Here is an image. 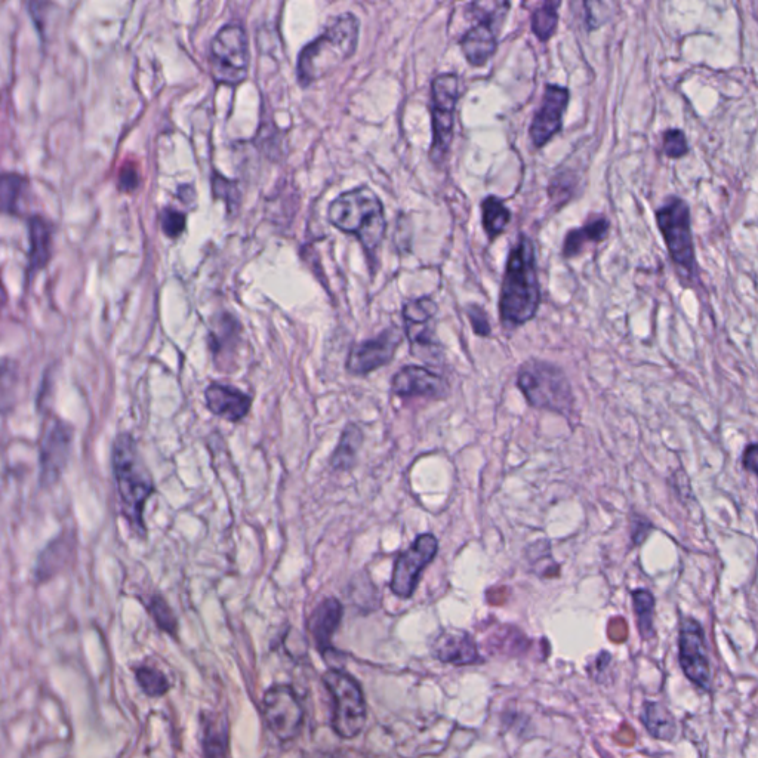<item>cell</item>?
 I'll return each mask as SVG.
<instances>
[{"label":"cell","instance_id":"obj_1","mask_svg":"<svg viewBox=\"0 0 758 758\" xmlns=\"http://www.w3.org/2000/svg\"><path fill=\"white\" fill-rule=\"evenodd\" d=\"M113 483L119 498L120 514L129 529L140 539L147 538L146 511L147 502L156 492V485L140 449L131 433H119L112 443Z\"/></svg>","mask_w":758,"mask_h":758},{"label":"cell","instance_id":"obj_2","mask_svg":"<svg viewBox=\"0 0 758 758\" xmlns=\"http://www.w3.org/2000/svg\"><path fill=\"white\" fill-rule=\"evenodd\" d=\"M541 304L535 246L526 234H520L508 255L499 294V314L507 331L525 325L538 313Z\"/></svg>","mask_w":758,"mask_h":758},{"label":"cell","instance_id":"obj_3","mask_svg":"<svg viewBox=\"0 0 758 758\" xmlns=\"http://www.w3.org/2000/svg\"><path fill=\"white\" fill-rule=\"evenodd\" d=\"M359 42V20L351 12L335 18L325 32L308 43L298 58L297 75L301 86H308L334 73L353 57Z\"/></svg>","mask_w":758,"mask_h":758},{"label":"cell","instance_id":"obj_4","mask_svg":"<svg viewBox=\"0 0 758 758\" xmlns=\"http://www.w3.org/2000/svg\"><path fill=\"white\" fill-rule=\"evenodd\" d=\"M329 221L338 230L357 236L368 254L377 252L387 230L384 206L369 187L340 194L329 206Z\"/></svg>","mask_w":758,"mask_h":758},{"label":"cell","instance_id":"obj_5","mask_svg":"<svg viewBox=\"0 0 758 758\" xmlns=\"http://www.w3.org/2000/svg\"><path fill=\"white\" fill-rule=\"evenodd\" d=\"M517 385L532 408L556 412L566 418L572 415L575 397L568 377L559 366L529 360L520 368Z\"/></svg>","mask_w":758,"mask_h":758},{"label":"cell","instance_id":"obj_6","mask_svg":"<svg viewBox=\"0 0 758 758\" xmlns=\"http://www.w3.org/2000/svg\"><path fill=\"white\" fill-rule=\"evenodd\" d=\"M45 411V419L40 428L39 451V488L51 491L57 488L67 473L72 461L73 446H75V427L60 415L49 409Z\"/></svg>","mask_w":758,"mask_h":758},{"label":"cell","instance_id":"obj_7","mask_svg":"<svg viewBox=\"0 0 758 758\" xmlns=\"http://www.w3.org/2000/svg\"><path fill=\"white\" fill-rule=\"evenodd\" d=\"M332 698V729L342 739H353L362 732L368 717L362 686L340 668H329L322 676Z\"/></svg>","mask_w":758,"mask_h":758},{"label":"cell","instance_id":"obj_8","mask_svg":"<svg viewBox=\"0 0 758 758\" xmlns=\"http://www.w3.org/2000/svg\"><path fill=\"white\" fill-rule=\"evenodd\" d=\"M510 8V2H473L467 6L465 12L476 24L464 33L459 43L471 66H485L495 55L498 35Z\"/></svg>","mask_w":758,"mask_h":758},{"label":"cell","instance_id":"obj_9","mask_svg":"<svg viewBox=\"0 0 758 758\" xmlns=\"http://www.w3.org/2000/svg\"><path fill=\"white\" fill-rule=\"evenodd\" d=\"M656 224L674 266L679 268L680 273L687 279L696 277L698 266H696L690 209L687 202H684L682 197H668L664 205L656 211Z\"/></svg>","mask_w":758,"mask_h":758},{"label":"cell","instance_id":"obj_10","mask_svg":"<svg viewBox=\"0 0 758 758\" xmlns=\"http://www.w3.org/2000/svg\"><path fill=\"white\" fill-rule=\"evenodd\" d=\"M249 42L239 24H227L212 39L209 69L218 83L239 85L248 76Z\"/></svg>","mask_w":758,"mask_h":758},{"label":"cell","instance_id":"obj_11","mask_svg":"<svg viewBox=\"0 0 758 758\" xmlns=\"http://www.w3.org/2000/svg\"><path fill=\"white\" fill-rule=\"evenodd\" d=\"M459 100V77L443 73L431 83V119L433 144L430 157L436 165L445 162L454 140L456 103Z\"/></svg>","mask_w":758,"mask_h":758},{"label":"cell","instance_id":"obj_12","mask_svg":"<svg viewBox=\"0 0 758 758\" xmlns=\"http://www.w3.org/2000/svg\"><path fill=\"white\" fill-rule=\"evenodd\" d=\"M436 314L437 304L430 297L411 300L403 307V322L412 354L428 363H437L443 356L442 345L436 337Z\"/></svg>","mask_w":758,"mask_h":758},{"label":"cell","instance_id":"obj_13","mask_svg":"<svg viewBox=\"0 0 758 758\" xmlns=\"http://www.w3.org/2000/svg\"><path fill=\"white\" fill-rule=\"evenodd\" d=\"M439 541L433 533L417 536L408 550L397 556L393 566L390 588L399 599H411L417 591L419 579L425 568L436 559Z\"/></svg>","mask_w":758,"mask_h":758},{"label":"cell","instance_id":"obj_14","mask_svg":"<svg viewBox=\"0 0 758 758\" xmlns=\"http://www.w3.org/2000/svg\"><path fill=\"white\" fill-rule=\"evenodd\" d=\"M264 717L268 729L282 742L300 735L304 723V710L300 696L288 684H274L264 693Z\"/></svg>","mask_w":758,"mask_h":758},{"label":"cell","instance_id":"obj_15","mask_svg":"<svg viewBox=\"0 0 758 758\" xmlns=\"http://www.w3.org/2000/svg\"><path fill=\"white\" fill-rule=\"evenodd\" d=\"M679 664L690 683L705 692H710L713 676L705 631L701 622L690 616L684 618L680 625Z\"/></svg>","mask_w":758,"mask_h":758},{"label":"cell","instance_id":"obj_16","mask_svg":"<svg viewBox=\"0 0 758 758\" xmlns=\"http://www.w3.org/2000/svg\"><path fill=\"white\" fill-rule=\"evenodd\" d=\"M77 550H79V535L75 526L64 528L57 536L51 539L36 557L33 578L35 584H48L55 578L72 568L76 562Z\"/></svg>","mask_w":758,"mask_h":758},{"label":"cell","instance_id":"obj_17","mask_svg":"<svg viewBox=\"0 0 758 758\" xmlns=\"http://www.w3.org/2000/svg\"><path fill=\"white\" fill-rule=\"evenodd\" d=\"M403 341V334L396 326L385 329L378 337L356 345L348 354L347 371L357 377H366L391 363L397 348Z\"/></svg>","mask_w":758,"mask_h":758},{"label":"cell","instance_id":"obj_18","mask_svg":"<svg viewBox=\"0 0 758 758\" xmlns=\"http://www.w3.org/2000/svg\"><path fill=\"white\" fill-rule=\"evenodd\" d=\"M570 100V92L565 86L545 85L541 106L533 116L529 135L536 149L547 146L563 128V116Z\"/></svg>","mask_w":758,"mask_h":758},{"label":"cell","instance_id":"obj_19","mask_svg":"<svg viewBox=\"0 0 758 758\" xmlns=\"http://www.w3.org/2000/svg\"><path fill=\"white\" fill-rule=\"evenodd\" d=\"M449 391L451 388L446 378L425 366H403L391 379V393L400 399H446Z\"/></svg>","mask_w":758,"mask_h":758},{"label":"cell","instance_id":"obj_20","mask_svg":"<svg viewBox=\"0 0 758 758\" xmlns=\"http://www.w3.org/2000/svg\"><path fill=\"white\" fill-rule=\"evenodd\" d=\"M205 403L211 414L237 424L248 417L254 399L234 385L212 382L206 387Z\"/></svg>","mask_w":758,"mask_h":758},{"label":"cell","instance_id":"obj_21","mask_svg":"<svg viewBox=\"0 0 758 758\" xmlns=\"http://www.w3.org/2000/svg\"><path fill=\"white\" fill-rule=\"evenodd\" d=\"M342 618H344V606L340 600L328 597L317 605L308 619V630L323 658L329 653L337 655L332 639L340 628Z\"/></svg>","mask_w":758,"mask_h":758},{"label":"cell","instance_id":"obj_22","mask_svg":"<svg viewBox=\"0 0 758 758\" xmlns=\"http://www.w3.org/2000/svg\"><path fill=\"white\" fill-rule=\"evenodd\" d=\"M433 656L443 664L455 667L477 665L483 661L476 642L467 631L445 630L436 637L431 646Z\"/></svg>","mask_w":758,"mask_h":758},{"label":"cell","instance_id":"obj_23","mask_svg":"<svg viewBox=\"0 0 758 758\" xmlns=\"http://www.w3.org/2000/svg\"><path fill=\"white\" fill-rule=\"evenodd\" d=\"M202 750L205 758H230V724L226 714L205 713Z\"/></svg>","mask_w":758,"mask_h":758},{"label":"cell","instance_id":"obj_24","mask_svg":"<svg viewBox=\"0 0 758 758\" xmlns=\"http://www.w3.org/2000/svg\"><path fill=\"white\" fill-rule=\"evenodd\" d=\"M609 228V220L603 215L591 218L582 227L572 228L566 234L565 242H563V257L566 260H572V258L581 255L588 245H597V243L603 242L609 233Z\"/></svg>","mask_w":758,"mask_h":758},{"label":"cell","instance_id":"obj_25","mask_svg":"<svg viewBox=\"0 0 758 758\" xmlns=\"http://www.w3.org/2000/svg\"><path fill=\"white\" fill-rule=\"evenodd\" d=\"M21 384L20 363L11 357H0V417H8L17 409Z\"/></svg>","mask_w":758,"mask_h":758},{"label":"cell","instance_id":"obj_26","mask_svg":"<svg viewBox=\"0 0 758 758\" xmlns=\"http://www.w3.org/2000/svg\"><path fill=\"white\" fill-rule=\"evenodd\" d=\"M363 439L365 436H363L362 428L356 422L345 425L340 442H338L337 448L332 452L331 459H329L332 470L350 471L356 465Z\"/></svg>","mask_w":758,"mask_h":758},{"label":"cell","instance_id":"obj_27","mask_svg":"<svg viewBox=\"0 0 758 758\" xmlns=\"http://www.w3.org/2000/svg\"><path fill=\"white\" fill-rule=\"evenodd\" d=\"M240 328L239 323L231 316H224L218 322L217 328L212 329L209 334V348L215 363H220L223 369V363H230L231 354L236 351L237 342H239Z\"/></svg>","mask_w":758,"mask_h":758},{"label":"cell","instance_id":"obj_28","mask_svg":"<svg viewBox=\"0 0 758 758\" xmlns=\"http://www.w3.org/2000/svg\"><path fill=\"white\" fill-rule=\"evenodd\" d=\"M640 721L652 738L659 741H671L676 738V717L661 702H645Z\"/></svg>","mask_w":758,"mask_h":758},{"label":"cell","instance_id":"obj_29","mask_svg":"<svg viewBox=\"0 0 758 758\" xmlns=\"http://www.w3.org/2000/svg\"><path fill=\"white\" fill-rule=\"evenodd\" d=\"M30 266L33 270L46 267L51 260L52 227L39 215L30 218Z\"/></svg>","mask_w":758,"mask_h":758},{"label":"cell","instance_id":"obj_30","mask_svg":"<svg viewBox=\"0 0 758 758\" xmlns=\"http://www.w3.org/2000/svg\"><path fill=\"white\" fill-rule=\"evenodd\" d=\"M511 221L510 209L499 197L488 196L482 202V224L489 240H495L507 230Z\"/></svg>","mask_w":758,"mask_h":758},{"label":"cell","instance_id":"obj_31","mask_svg":"<svg viewBox=\"0 0 758 758\" xmlns=\"http://www.w3.org/2000/svg\"><path fill=\"white\" fill-rule=\"evenodd\" d=\"M560 0H548L532 11V32L539 42H548L559 26Z\"/></svg>","mask_w":758,"mask_h":758},{"label":"cell","instance_id":"obj_32","mask_svg":"<svg viewBox=\"0 0 758 758\" xmlns=\"http://www.w3.org/2000/svg\"><path fill=\"white\" fill-rule=\"evenodd\" d=\"M135 680H137L138 686L143 690L144 695L149 698H162L166 693L171 690V682H169L166 674L159 668L150 664L138 665L134 670Z\"/></svg>","mask_w":758,"mask_h":758},{"label":"cell","instance_id":"obj_33","mask_svg":"<svg viewBox=\"0 0 758 758\" xmlns=\"http://www.w3.org/2000/svg\"><path fill=\"white\" fill-rule=\"evenodd\" d=\"M26 178L18 174H0V211L15 215L26 190Z\"/></svg>","mask_w":758,"mask_h":758},{"label":"cell","instance_id":"obj_34","mask_svg":"<svg viewBox=\"0 0 758 758\" xmlns=\"http://www.w3.org/2000/svg\"><path fill=\"white\" fill-rule=\"evenodd\" d=\"M633 607L634 613H636L640 636L647 642V640L655 637V625H653L655 597L647 590L633 591Z\"/></svg>","mask_w":758,"mask_h":758},{"label":"cell","instance_id":"obj_35","mask_svg":"<svg viewBox=\"0 0 758 758\" xmlns=\"http://www.w3.org/2000/svg\"><path fill=\"white\" fill-rule=\"evenodd\" d=\"M146 609L160 631L169 634V636L177 637V616H175L174 610H172V607L169 606V603L166 602L162 594H152L146 602Z\"/></svg>","mask_w":758,"mask_h":758},{"label":"cell","instance_id":"obj_36","mask_svg":"<svg viewBox=\"0 0 758 758\" xmlns=\"http://www.w3.org/2000/svg\"><path fill=\"white\" fill-rule=\"evenodd\" d=\"M662 152L670 159H680L689 152L686 134L682 129L670 128L662 135Z\"/></svg>","mask_w":758,"mask_h":758},{"label":"cell","instance_id":"obj_37","mask_svg":"<svg viewBox=\"0 0 758 758\" xmlns=\"http://www.w3.org/2000/svg\"><path fill=\"white\" fill-rule=\"evenodd\" d=\"M160 224H162V230L166 236L177 239L186 228V215L177 209H163L162 214H160Z\"/></svg>","mask_w":758,"mask_h":758},{"label":"cell","instance_id":"obj_38","mask_svg":"<svg viewBox=\"0 0 758 758\" xmlns=\"http://www.w3.org/2000/svg\"><path fill=\"white\" fill-rule=\"evenodd\" d=\"M468 319H470L471 326H473L474 334L479 337H491L492 329L491 323L488 320V314L483 310L482 305L471 304L467 308Z\"/></svg>","mask_w":758,"mask_h":758},{"label":"cell","instance_id":"obj_39","mask_svg":"<svg viewBox=\"0 0 758 758\" xmlns=\"http://www.w3.org/2000/svg\"><path fill=\"white\" fill-rule=\"evenodd\" d=\"M140 184V174L134 165L123 166L119 175V189L122 191H132L137 189Z\"/></svg>","mask_w":758,"mask_h":758},{"label":"cell","instance_id":"obj_40","mask_svg":"<svg viewBox=\"0 0 758 758\" xmlns=\"http://www.w3.org/2000/svg\"><path fill=\"white\" fill-rule=\"evenodd\" d=\"M742 465H744L745 471H750L751 474L757 476L758 473V446L757 443H751L744 451L742 456Z\"/></svg>","mask_w":758,"mask_h":758},{"label":"cell","instance_id":"obj_41","mask_svg":"<svg viewBox=\"0 0 758 758\" xmlns=\"http://www.w3.org/2000/svg\"><path fill=\"white\" fill-rule=\"evenodd\" d=\"M637 520H639V525L634 526L633 541L634 544L640 545L645 542L647 535H649V532L652 531V525H650L647 520L643 519V517H639Z\"/></svg>","mask_w":758,"mask_h":758},{"label":"cell","instance_id":"obj_42","mask_svg":"<svg viewBox=\"0 0 758 758\" xmlns=\"http://www.w3.org/2000/svg\"><path fill=\"white\" fill-rule=\"evenodd\" d=\"M308 758H338L337 756H332V754L329 753H314L311 754V757Z\"/></svg>","mask_w":758,"mask_h":758}]
</instances>
